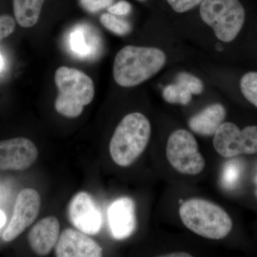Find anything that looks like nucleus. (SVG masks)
I'll use <instances>...</instances> for the list:
<instances>
[{
	"mask_svg": "<svg viewBox=\"0 0 257 257\" xmlns=\"http://www.w3.org/2000/svg\"><path fill=\"white\" fill-rule=\"evenodd\" d=\"M132 11V5L128 2L120 1L114 5H111L108 8V12L110 14L117 15V16H124L130 14Z\"/></svg>",
	"mask_w": 257,
	"mask_h": 257,
	"instance_id": "obj_25",
	"label": "nucleus"
},
{
	"mask_svg": "<svg viewBox=\"0 0 257 257\" xmlns=\"http://www.w3.org/2000/svg\"><path fill=\"white\" fill-rule=\"evenodd\" d=\"M55 253L57 257H99L102 248L85 233L66 229L59 236Z\"/></svg>",
	"mask_w": 257,
	"mask_h": 257,
	"instance_id": "obj_11",
	"label": "nucleus"
},
{
	"mask_svg": "<svg viewBox=\"0 0 257 257\" xmlns=\"http://www.w3.org/2000/svg\"><path fill=\"white\" fill-rule=\"evenodd\" d=\"M176 83L189 89L192 94H200L204 90V84L200 79L188 72H181L177 75Z\"/></svg>",
	"mask_w": 257,
	"mask_h": 257,
	"instance_id": "obj_20",
	"label": "nucleus"
},
{
	"mask_svg": "<svg viewBox=\"0 0 257 257\" xmlns=\"http://www.w3.org/2000/svg\"><path fill=\"white\" fill-rule=\"evenodd\" d=\"M167 256V257H188L192 256V255L189 254L188 253L186 252H181V251H178V252H174L169 253V254H166L165 256Z\"/></svg>",
	"mask_w": 257,
	"mask_h": 257,
	"instance_id": "obj_26",
	"label": "nucleus"
},
{
	"mask_svg": "<svg viewBox=\"0 0 257 257\" xmlns=\"http://www.w3.org/2000/svg\"><path fill=\"white\" fill-rule=\"evenodd\" d=\"M16 28V23L14 18L9 15L0 16V41L14 32Z\"/></svg>",
	"mask_w": 257,
	"mask_h": 257,
	"instance_id": "obj_22",
	"label": "nucleus"
},
{
	"mask_svg": "<svg viewBox=\"0 0 257 257\" xmlns=\"http://www.w3.org/2000/svg\"><path fill=\"white\" fill-rule=\"evenodd\" d=\"M166 156L179 173L197 175L205 167V160L199 151L194 135L183 128L175 130L167 140Z\"/></svg>",
	"mask_w": 257,
	"mask_h": 257,
	"instance_id": "obj_6",
	"label": "nucleus"
},
{
	"mask_svg": "<svg viewBox=\"0 0 257 257\" xmlns=\"http://www.w3.org/2000/svg\"><path fill=\"white\" fill-rule=\"evenodd\" d=\"M256 196H257V189H256Z\"/></svg>",
	"mask_w": 257,
	"mask_h": 257,
	"instance_id": "obj_30",
	"label": "nucleus"
},
{
	"mask_svg": "<svg viewBox=\"0 0 257 257\" xmlns=\"http://www.w3.org/2000/svg\"><path fill=\"white\" fill-rule=\"evenodd\" d=\"M60 231V222L55 216L41 219L29 233V242L32 249L41 256L48 254L57 244Z\"/></svg>",
	"mask_w": 257,
	"mask_h": 257,
	"instance_id": "obj_14",
	"label": "nucleus"
},
{
	"mask_svg": "<svg viewBox=\"0 0 257 257\" xmlns=\"http://www.w3.org/2000/svg\"><path fill=\"white\" fill-rule=\"evenodd\" d=\"M69 221L79 231L89 235L97 234L101 229L102 219L100 211L90 194L77 193L69 204Z\"/></svg>",
	"mask_w": 257,
	"mask_h": 257,
	"instance_id": "obj_10",
	"label": "nucleus"
},
{
	"mask_svg": "<svg viewBox=\"0 0 257 257\" xmlns=\"http://www.w3.org/2000/svg\"><path fill=\"white\" fill-rule=\"evenodd\" d=\"M151 124L140 112L130 113L117 125L109 144L111 159L121 167H128L143 153L150 142Z\"/></svg>",
	"mask_w": 257,
	"mask_h": 257,
	"instance_id": "obj_2",
	"label": "nucleus"
},
{
	"mask_svg": "<svg viewBox=\"0 0 257 257\" xmlns=\"http://www.w3.org/2000/svg\"><path fill=\"white\" fill-rule=\"evenodd\" d=\"M164 99L170 104H179V87L177 84H169L164 89Z\"/></svg>",
	"mask_w": 257,
	"mask_h": 257,
	"instance_id": "obj_24",
	"label": "nucleus"
},
{
	"mask_svg": "<svg viewBox=\"0 0 257 257\" xmlns=\"http://www.w3.org/2000/svg\"><path fill=\"white\" fill-rule=\"evenodd\" d=\"M68 41L72 53L82 60L95 59L102 50V42L97 31L86 24L74 27L69 34Z\"/></svg>",
	"mask_w": 257,
	"mask_h": 257,
	"instance_id": "obj_13",
	"label": "nucleus"
},
{
	"mask_svg": "<svg viewBox=\"0 0 257 257\" xmlns=\"http://www.w3.org/2000/svg\"><path fill=\"white\" fill-rule=\"evenodd\" d=\"M55 82L58 96L55 109L68 118L82 114L84 106L92 102L95 94L93 81L89 76L77 69L60 67L56 70Z\"/></svg>",
	"mask_w": 257,
	"mask_h": 257,
	"instance_id": "obj_4",
	"label": "nucleus"
},
{
	"mask_svg": "<svg viewBox=\"0 0 257 257\" xmlns=\"http://www.w3.org/2000/svg\"><path fill=\"white\" fill-rule=\"evenodd\" d=\"M204 23L220 41H233L244 24L245 10L239 0H203L199 9Z\"/></svg>",
	"mask_w": 257,
	"mask_h": 257,
	"instance_id": "obj_5",
	"label": "nucleus"
},
{
	"mask_svg": "<svg viewBox=\"0 0 257 257\" xmlns=\"http://www.w3.org/2000/svg\"><path fill=\"white\" fill-rule=\"evenodd\" d=\"M101 25L109 31L119 36L128 35L132 30V27L128 22L116 18V15L106 13L100 18Z\"/></svg>",
	"mask_w": 257,
	"mask_h": 257,
	"instance_id": "obj_17",
	"label": "nucleus"
},
{
	"mask_svg": "<svg viewBox=\"0 0 257 257\" xmlns=\"http://www.w3.org/2000/svg\"><path fill=\"white\" fill-rule=\"evenodd\" d=\"M108 219L115 239L130 237L137 228L136 211L133 199L121 197L115 200L109 208Z\"/></svg>",
	"mask_w": 257,
	"mask_h": 257,
	"instance_id": "obj_12",
	"label": "nucleus"
},
{
	"mask_svg": "<svg viewBox=\"0 0 257 257\" xmlns=\"http://www.w3.org/2000/svg\"><path fill=\"white\" fill-rule=\"evenodd\" d=\"M41 206L40 194L33 189H25L18 194L10 224L3 235L6 242L18 237L37 219Z\"/></svg>",
	"mask_w": 257,
	"mask_h": 257,
	"instance_id": "obj_8",
	"label": "nucleus"
},
{
	"mask_svg": "<svg viewBox=\"0 0 257 257\" xmlns=\"http://www.w3.org/2000/svg\"><path fill=\"white\" fill-rule=\"evenodd\" d=\"M45 0H13V9L17 23L25 28L35 26Z\"/></svg>",
	"mask_w": 257,
	"mask_h": 257,
	"instance_id": "obj_16",
	"label": "nucleus"
},
{
	"mask_svg": "<svg viewBox=\"0 0 257 257\" xmlns=\"http://www.w3.org/2000/svg\"><path fill=\"white\" fill-rule=\"evenodd\" d=\"M226 109L222 104L216 103L204 108L189 119L188 125L192 131L204 137L214 136L224 123Z\"/></svg>",
	"mask_w": 257,
	"mask_h": 257,
	"instance_id": "obj_15",
	"label": "nucleus"
},
{
	"mask_svg": "<svg viewBox=\"0 0 257 257\" xmlns=\"http://www.w3.org/2000/svg\"><path fill=\"white\" fill-rule=\"evenodd\" d=\"M179 213L186 227L207 239H224L232 229V221L226 211L205 199L194 198L184 202Z\"/></svg>",
	"mask_w": 257,
	"mask_h": 257,
	"instance_id": "obj_3",
	"label": "nucleus"
},
{
	"mask_svg": "<svg viewBox=\"0 0 257 257\" xmlns=\"http://www.w3.org/2000/svg\"><path fill=\"white\" fill-rule=\"evenodd\" d=\"M213 146L221 157L231 158L257 153V126L242 130L232 122H224L214 134Z\"/></svg>",
	"mask_w": 257,
	"mask_h": 257,
	"instance_id": "obj_7",
	"label": "nucleus"
},
{
	"mask_svg": "<svg viewBox=\"0 0 257 257\" xmlns=\"http://www.w3.org/2000/svg\"><path fill=\"white\" fill-rule=\"evenodd\" d=\"M174 11L184 13L201 4L203 0H167Z\"/></svg>",
	"mask_w": 257,
	"mask_h": 257,
	"instance_id": "obj_21",
	"label": "nucleus"
},
{
	"mask_svg": "<svg viewBox=\"0 0 257 257\" xmlns=\"http://www.w3.org/2000/svg\"><path fill=\"white\" fill-rule=\"evenodd\" d=\"M240 89L243 96L257 107V72L245 74L240 80Z\"/></svg>",
	"mask_w": 257,
	"mask_h": 257,
	"instance_id": "obj_18",
	"label": "nucleus"
},
{
	"mask_svg": "<svg viewBox=\"0 0 257 257\" xmlns=\"http://www.w3.org/2000/svg\"><path fill=\"white\" fill-rule=\"evenodd\" d=\"M5 69V60L4 57L0 53V73L3 72Z\"/></svg>",
	"mask_w": 257,
	"mask_h": 257,
	"instance_id": "obj_28",
	"label": "nucleus"
},
{
	"mask_svg": "<svg viewBox=\"0 0 257 257\" xmlns=\"http://www.w3.org/2000/svg\"><path fill=\"white\" fill-rule=\"evenodd\" d=\"M166 62L167 56L160 49L128 45L115 57L113 77L121 87H135L158 73Z\"/></svg>",
	"mask_w": 257,
	"mask_h": 257,
	"instance_id": "obj_1",
	"label": "nucleus"
},
{
	"mask_svg": "<svg viewBox=\"0 0 257 257\" xmlns=\"http://www.w3.org/2000/svg\"><path fill=\"white\" fill-rule=\"evenodd\" d=\"M241 172V165L237 161L232 160L226 162L221 175V182L225 188H234L239 181Z\"/></svg>",
	"mask_w": 257,
	"mask_h": 257,
	"instance_id": "obj_19",
	"label": "nucleus"
},
{
	"mask_svg": "<svg viewBox=\"0 0 257 257\" xmlns=\"http://www.w3.org/2000/svg\"><path fill=\"white\" fill-rule=\"evenodd\" d=\"M6 215H5L4 211H2L1 209H0V228H2L4 226L5 222H6Z\"/></svg>",
	"mask_w": 257,
	"mask_h": 257,
	"instance_id": "obj_27",
	"label": "nucleus"
},
{
	"mask_svg": "<svg viewBox=\"0 0 257 257\" xmlns=\"http://www.w3.org/2000/svg\"><path fill=\"white\" fill-rule=\"evenodd\" d=\"M138 1H140V2H145V1H146V0H138Z\"/></svg>",
	"mask_w": 257,
	"mask_h": 257,
	"instance_id": "obj_29",
	"label": "nucleus"
},
{
	"mask_svg": "<svg viewBox=\"0 0 257 257\" xmlns=\"http://www.w3.org/2000/svg\"><path fill=\"white\" fill-rule=\"evenodd\" d=\"M113 1L114 0H80V4L87 11L94 13L109 8Z\"/></svg>",
	"mask_w": 257,
	"mask_h": 257,
	"instance_id": "obj_23",
	"label": "nucleus"
},
{
	"mask_svg": "<svg viewBox=\"0 0 257 257\" xmlns=\"http://www.w3.org/2000/svg\"><path fill=\"white\" fill-rule=\"evenodd\" d=\"M38 150L26 138H18L0 141V170L23 171L36 162Z\"/></svg>",
	"mask_w": 257,
	"mask_h": 257,
	"instance_id": "obj_9",
	"label": "nucleus"
}]
</instances>
